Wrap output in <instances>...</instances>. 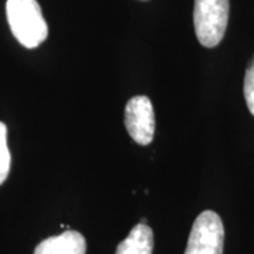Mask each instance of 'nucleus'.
Returning <instances> with one entry per match:
<instances>
[{
	"mask_svg": "<svg viewBox=\"0 0 254 254\" xmlns=\"http://www.w3.org/2000/svg\"><path fill=\"white\" fill-rule=\"evenodd\" d=\"M229 21V0H195L193 26L198 41L206 48L219 46Z\"/></svg>",
	"mask_w": 254,
	"mask_h": 254,
	"instance_id": "obj_2",
	"label": "nucleus"
},
{
	"mask_svg": "<svg viewBox=\"0 0 254 254\" xmlns=\"http://www.w3.org/2000/svg\"><path fill=\"white\" fill-rule=\"evenodd\" d=\"M125 125L130 137L140 145H148L154 138L155 116L153 103L147 96H134L127 102Z\"/></svg>",
	"mask_w": 254,
	"mask_h": 254,
	"instance_id": "obj_4",
	"label": "nucleus"
},
{
	"mask_svg": "<svg viewBox=\"0 0 254 254\" xmlns=\"http://www.w3.org/2000/svg\"><path fill=\"white\" fill-rule=\"evenodd\" d=\"M6 16L13 36L23 47L36 48L47 40L48 26L37 0H7Z\"/></svg>",
	"mask_w": 254,
	"mask_h": 254,
	"instance_id": "obj_1",
	"label": "nucleus"
},
{
	"mask_svg": "<svg viewBox=\"0 0 254 254\" xmlns=\"http://www.w3.org/2000/svg\"><path fill=\"white\" fill-rule=\"evenodd\" d=\"M153 249L154 235L151 227L138 223L118 246L116 254H153Z\"/></svg>",
	"mask_w": 254,
	"mask_h": 254,
	"instance_id": "obj_6",
	"label": "nucleus"
},
{
	"mask_svg": "<svg viewBox=\"0 0 254 254\" xmlns=\"http://www.w3.org/2000/svg\"><path fill=\"white\" fill-rule=\"evenodd\" d=\"M225 227L213 210H205L195 219L185 254H223Z\"/></svg>",
	"mask_w": 254,
	"mask_h": 254,
	"instance_id": "obj_3",
	"label": "nucleus"
},
{
	"mask_svg": "<svg viewBox=\"0 0 254 254\" xmlns=\"http://www.w3.org/2000/svg\"><path fill=\"white\" fill-rule=\"evenodd\" d=\"M86 240L79 232L66 230L63 235L51 236L37 246L34 254H85Z\"/></svg>",
	"mask_w": 254,
	"mask_h": 254,
	"instance_id": "obj_5",
	"label": "nucleus"
},
{
	"mask_svg": "<svg viewBox=\"0 0 254 254\" xmlns=\"http://www.w3.org/2000/svg\"><path fill=\"white\" fill-rule=\"evenodd\" d=\"M245 98L247 108L254 116V57L250 61L245 75Z\"/></svg>",
	"mask_w": 254,
	"mask_h": 254,
	"instance_id": "obj_8",
	"label": "nucleus"
},
{
	"mask_svg": "<svg viewBox=\"0 0 254 254\" xmlns=\"http://www.w3.org/2000/svg\"><path fill=\"white\" fill-rule=\"evenodd\" d=\"M10 164L11 155L7 145V127L3 122H0V185L9 177Z\"/></svg>",
	"mask_w": 254,
	"mask_h": 254,
	"instance_id": "obj_7",
	"label": "nucleus"
}]
</instances>
